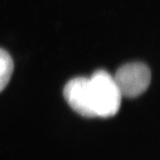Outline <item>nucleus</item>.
<instances>
[{
    "mask_svg": "<svg viewBox=\"0 0 160 160\" xmlns=\"http://www.w3.org/2000/svg\"><path fill=\"white\" fill-rule=\"evenodd\" d=\"M89 80L96 117L108 118L114 116L119 111L122 96L113 77L107 71L99 70Z\"/></svg>",
    "mask_w": 160,
    "mask_h": 160,
    "instance_id": "obj_1",
    "label": "nucleus"
},
{
    "mask_svg": "<svg viewBox=\"0 0 160 160\" xmlns=\"http://www.w3.org/2000/svg\"><path fill=\"white\" fill-rule=\"evenodd\" d=\"M113 79L122 96L133 98L141 95L148 88L151 73L144 63L131 62L119 68Z\"/></svg>",
    "mask_w": 160,
    "mask_h": 160,
    "instance_id": "obj_2",
    "label": "nucleus"
},
{
    "mask_svg": "<svg viewBox=\"0 0 160 160\" xmlns=\"http://www.w3.org/2000/svg\"><path fill=\"white\" fill-rule=\"evenodd\" d=\"M63 93L67 102L77 113L88 118L96 117L89 78L77 77L70 80Z\"/></svg>",
    "mask_w": 160,
    "mask_h": 160,
    "instance_id": "obj_3",
    "label": "nucleus"
},
{
    "mask_svg": "<svg viewBox=\"0 0 160 160\" xmlns=\"http://www.w3.org/2000/svg\"><path fill=\"white\" fill-rule=\"evenodd\" d=\"M13 71V62L8 53L0 48V92L8 84Z\"/></svg>",
    "mask_w": 160,
    "mask_h": 160,
    "instance_id": "obj_4",
    "label": "nucleus"
}]
</instances>
